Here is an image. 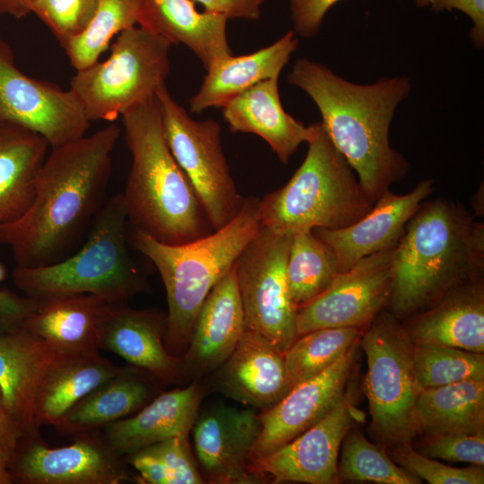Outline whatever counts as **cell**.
Instances as JSON below:
<instances>
[{
  "label": "cell",
  "mask_w": 484,
  "mask_h": 484,
  "mask_svg": "<svg viewBox=\"0 0 484 484\" xmlns=\"http://www.w3.org/2000/svg\"><path fill=\"white\" fill-rule=\"evenodd\" d=\"M395 246L339 272L325 291L298 308V337L321 328H365L388 304Z\"/></svg>",
  "instance_id": "14"
},
{
  "label": "cell",
  "mask_w": 484,
  "mask_h": 484,
  "mask_svg": "<svg viewBox=\"0 0 484 484\" xmlns=\"http://www.w3.org/2000/svg\"><path fill=\"white\" fill-rule=\"evenodd\" d=\"M391 456L402 468L431 484H483L482 466L452 467L416 452L411 443L391 446Z\"/></svg>",
  "instance_id": "40"
},
{
  "label": "cell",
  "mask_w": 484,
  "mask_h": 484,
  "mask_svg": "<svg viewBox=\"0 0 484 484\" xmlns=\"http://www.w3.org/2000/svg\"><path fill=\"white\" fill-rule=\"evenodd\" d=\"M288 82L314 100L329 138L374 202L406 176L409 162L390 145L389 129L397 106L411 92L408 76L359 84L321 63L299 58L292 65Z\"/></svg>",
  "instance_id": "2"
},
{
  "label": "cell",
  "mask_w": 484,
  "mask_h": 484,
  "mask_svg": "<svg viewBox=\"0 0 484 484\" xmlns=\"http://www.w3.org/2000/svg\"><path fill=\"white\" fill-rule=\"evenodd\" d=\"M119 135L120 128L110 125L52 148L28 208L0 225V243L11 249L17 266L51 264L82 245L107 200L111 153Z\"/></svg>",
  "instance_id": "1"
},
{
  "label": "cell",
  "mask_w": 484,
  "mask_h": 484,
  "mask_svg": "<svg viewBox=\"0 0 484 484\" xmlns=\"http://www.w3.org/2000/svg\"><path fill=\"white\" fill-rule=\"evenodd\" d=\"M140 4L141 0H99L89 26L65 48L73 67L79 71L99 61L115 35L138 23Z\"/></svg>",
  "instance_id": "36"
},
{
  "label": "cell",
  "mask_w": 484,
  "mask_h": 484,
  "mask_svg": "<svg viewBox=\"0 0 484 484\" xmlns=\"http://www.w3.org/2000/svg\"><path fill=\"white\" fill-rule=\"evenodd\" d=\"M236 264L213 287L199 310L188 347L180 358L182 373L202 374L218 368L245 332Z\"/></svg>",
  "instance_id": "21"
},
{
  "label": "cell",
  "mask_w": 484,
  "mask_h": 484,
  "mask_svg": "<svg viewBox=\"0 0 484 484\" xmlns=\"http://www.w3.org/2000/svg\"><path fill=\"white\" fill-rule=\"evenodd\" d=\"M482 278L449 291L405 328L412 343L445 345L484 352Z\"/></svg>",
  "instance_id": "26"
},
{
  "label": "cell",
  "mask_w": 484,
  "mask_h": 484,
  "mask_svg": "<svg viewBox=\"0 0 484 484\" xmlns=\"http://www.w3.org/2000/svg\"><path fill=\"white\" fill-rule=\"evenodd\" d=\"M353 393L348 389L315 424L254 463V471L273 483L336 484L338 454L354 419Z\"/></svg>",
  "instance_id": "15"
},
{
  "label": "cell",
  "mask_w": 484,
  "mask_h": 484,
  "mask_svg": "<svg viewBox=\"0 0 484 484\" xmlns=\"http://www.w3.org/2000/svg\"><path fill=\"white\" fill-rule=\"evenodd\" d=\"M221 366V390L253 408L265 411L290 389L284 354L246 333Z\"/></svg>",
  "instance_id": "28"
},
{
  "label": "cell",
  "mask_w": 484,
  "mask_h": 484,
  "mask_svg": "<svg viewBox=\"0 0 484 484\" xmlns=\"http://www.w3.org/2000/svg\"><path fill=\"white\" fill-rule=\"evenodd\" d=\"M261 226L260 198L249 196L229 222L190 242L166 244L133 229L130 244L152 262L166 290L165 346L169 354L184 355L202 305Z\"/></svg>",
  "instance_id": "5"
},
{
  "label": "cell",
  "mask_w": 484,
  "mask_h": 484,
  "mask_svg": "<svg viewBox=\"0 0 484 484\" xmlns=\"http://www.w3.org/2000/svg\"><path fill=\"white\" fill-rule=\"evenodd\" d=\"M34 0H0V14L21 19L31 13Z\"/></svg>",
  "instance_id": "47"
},
{
  "label": "cell",
  "mask_w": 484,
  "mask_h": 484,
  "mask_svg": "<svg viewBox=\"0 0 484 484\" xmlns=\"http://www.w3.org/2000/svg\"><path fill=\"white\" fill-rule=\"evenodd\" d=\"M164 385L147 371L128 364L76 402L53 426L62 436L99 430L127 418L161 393Z\"/></svg>",
  "instance_id": "22"
},
{
  "label": "cell",
  "mask_w": 484,
  "mask_h": 484,
  "mask_svg": "<svg viewBox=\"0 0 484 484\" xmlns=\"http://www.w3.org/2000/svg\"><path fill=\"white\" fill-rule=\"evenodd\" d=\"M357 344L319 374L291 387L259 416L261 430L253 451V464L312 427L341 398Z\"/></svg>",
  "instance_id": "16"
},
{
  "label": "cell",
  "mask_w": 484,
  "mask_h": 484,
  "mask_svg": "<svg viewBox=\"0 0 484 484\" xmlns=\"http://www.w3.org/2000/svg\"><path fill=\"white\" fill-rule=\"evenodd\" d=\"M205 11L221 14L229 19L256 21L261 17V6L265 0H193Z\"/></svg>",
  "instance_id": "45"
},
{
  "label": "cell",
  "mask_w": 484,
  "mask_h": 484,
  "mask_svg": "<svg viewBox=\"0 0 484 484\" xmlns=\"http://www.w3.org/2000/svg\"><path fill=\"white\" fill-rule=\"evenodd\" d=\"M433 191L432 179L419 181L409 193L385 191L373 208L353 224L340 229L316 228L313 232L334 252L339 272L353 267L361 259L394 247L409 220Z\"/></svg>",
  "instance_id": "19"
},
{
  "label": "cell",
  "mask_w": 484,
  "mask_h": 484,
  "mask_svg": "<svg viewBox=\"0 0 484 484\" xmlns=\"http://www.w3.org/2000/svg\"><path fill=\"white\" fill-rule=\"evenodd\" d=\"M172 44L133 26L118 33L109 56L76 71L70 88L90 121L112 122L166 85Z\"/></svg>",
  "instance_id": "8"
},
{
  "label": "cell",
  "mask_w": 484,
  "mask_h": 484,
  "mask_svg": "<svg viewBox=\"0 0 484 484\" xmlns=\"http://www.w3.org/2000/svg\"><path fill=\"white\" fill-rule=\"evenodd\" d=\"M286 272L290 295L298 309L329 288L339 273L337 257L313 230L295 231Z\"/></svg>",
  "instance_id": "33"
},
{
  "label": "cell",
  "mask_w": 484,
  "mask_h": 484,
  "mask_svg": "<svg viewBox=\"0 0 484 484\" xmlns=\"http://www.w3.org/2000/svg\"><path fill=\"white\" fill-rule=\"evenodd\" d=\"M121 117L132 155L122 194L133 229L166 244H183L212 232L168 146L156 95Z\"/></svg>",
  "instance_id": "4"
},
{
  "label": "cell",
  "mask_w": 484,
  "mask_h": 484,
  "mask_svg": "<svg viewBox=\"0 0 484 484\" xmlns=\"http://www.w3.org/2000/svg\"><path fill=\"white\" fill-rule=\"evenodd\" d=\"M6 277L7 269L0 262V334L23 328L27 319L39 307V301L1 288Z\"/></svg>",
  "instance_id": "42"
},
{
  "label": "cell",
  "mask_w": 484,
  "mask_h": 484,
  "mask_svg": "<svg viewBox=\"0 0 484 484\" xmlns=\"http://www.w3.org/2000/svg\"><path fill=\"white\" fill-rule=\"evenodd\" d=\"M365 391L375 435L385 445L411 443L420 432L417 402L423 390L413 362V343L399 319L381 311L364 328Z\"/></svg>",
  "instance_id": "9"
},
{
  "label": "cell",
  "mask_w": 484,
  "mask_h": 484,
  "mask_svg": "<svg viewBox=\"0 0 484 484\" xmlns=\"http://www.w3.org/2000/svg\"><path fill=\"white\" fill-rule=\"evenodd\" d=\"M292 232L261 226L237 261L245 332L284 354L298 338L287 280Z\"/></svg>",
  "instance_id": "10"
},
{
  "label": "cell",
  "mask_w": 484,
  "mask_h": 484,
  "mask_svg": "<svg viewBox=\"0 0 484 484\" xmlns=\"http://www.w3.org/2000/svg\"><path fill=\"white\" fill-rule=\"evenodd\" d=\"M221 108L223 119L232 133L260 136L283 164H287L299 145L307 143L312 136L311 125L306 126L284 110L279 77L256 83Z\"/></svg>",
  "instance_id": "24"
},
{
  "label": "cell",
  "mask_w": 484,
  "mask_h": 484,
  "mask_svg": "<svg viewBox=\"0 0 484 484\" xmlns=\"http://www.w3.org/2000/svg\"><path fill=\"white\" fill-rule=\"evenodd\" d=\"M198 385L161 392L136 413L100 428L109 446L124 457L152 444L188 436L198 415Z\"/></svg>",
  "instance_id": "23"
},
{
  "label": "cell",
  "mask_w": 484,
  "mask_h": 484,
  "mask_svg": "<svg viewBox=\"0 0 484 484\" xmlns=\"http://www.w3.org/2000/svg\"><path fill=\"white\" fill-rule=\"evenodd\" d=\"M48 147L41 135L0 122V225L16 220L30 205Z\"/></svg>",
  "instance_id": "29"
},
{
  "label": "cell",
  "mask_w": 484,
  "mask_h": 484,
  "mask_svg": "<svg viewBox=\"0 0 484 484\" xmlns=\"http://www.w3.org/2000/svg\"><path fill=\"white\" fill-rule=\"evenodd\" d=\"M0 416H6V417H8V415H7V413H6V411H5L4 403H3V396H2L1 390H0Z\"/></svg>",
  "instance_id": "49"
},
{
  "label": "cell",
  "mask_w": 484,
  "mask_h": 484,
  "mask_svg": "<svg viewBox=\"0 0 484 484\" xmlns=\"http://www.w3.org/2000/svg\"><path fill=\"white\" fill-rule=\"evenodd\" d=\"M23 436L18 426L6 416H0V450L11 457L15 452L20 439Z\"/></svg>",
  "instance_id": "46"
},
{
  "label": "cell",
  "mask_w": 484,
  "mask_h": 484,
  "mask_svg": "<svg viewBox=\"0 0 484 484\" xmlns=\"http://www.w3.org/2000/svg\"><path fill=\"white\" fill-rule=\"evenodd\" d=\"M484 225L447 199L424 201L394 248L388 306L398 319L482 278Z\"/></svg>",
  "instance_id": "3"
},
{
  "label": "cell",
  "mask_w": 484,
  "mask_h": 484,
  "mask_svg": "<svg viewBox=\"0 0 484 484\" xmlns=\"http://www.w3.org/2000/svg\"><path fill=\"white\" fill-rule=\"evenodd\" d=\"M413 362L423 389L484 379V356L459 348L413 343Z\"/></svg>",
  "instance_id": "38"
},
{
  "label": "cell",
  "mask_w": 484,
  "mask_h": 484,
  "mask_svg": "<svg viewBox=\"0 0 484 484\" xmlns=\"http://www.w3.org/2000/svg\"><path fill=\"white\" fill-rule=\"evenodd\" d=\"M338 463L341 480L372 481L380 484H419L421 480L407 471L368 441L358 430H350L341 443Z\"/></svg>",
  "instance_id": "37"
},
{
  "label": "cell",
  "mask_w": 484,
  "mask_h": 484,
  "mask_svg": "<svg viewBox=\"0 0 484 484\" xmlns=\"http://www.w3.org/2000/svg\"><path fill=\"white\" fill-rule=\"evenodd\" d=\"M428 457L484 465V433L463 431L427 434L419 445Z\"/></svg>",
  "instance_id": "41"
},
{
  "label": "cell",
  "mask_w": 484,
  "mask_h": 484,
  "mask_svg": "<svg viewBox=\"0 0 484 484\" xmlns=\"http://www.w3.org/2000/svg\"><path fill=\"white\" fill-rule=\"evenodd\" d=\"M11 456L0 450V484H13V477L10 472Z\"/></svg>",
  "instance_id": "48"
},
{
  "label": "cell",
  "mask_w": 484,
  "mask_h": 484,
  "mask_svg": "<svg viewBox=\"0 0 484 484\" xmlns=\"http://www.w3.org/2000/svg\"><path fill=\"white\" fill-rule=\"evenodd\" d=\"M0 122L30 130L53 148L85 135L91 121L71 89L23 73L0 38Z\"/></svg>",
  "instance_id": "13"
},
{
  "label": "cell",
  "mask_w": 484,
  "mask_h": 484,
  "mask_svg": "<svg viewBox=\"0 0 484 484\" xmlns=\"http://www.w3.org/2000/svg\"><path fill=\"white\" fill-rule=\"evenodd\" d=\"M163 133L176 161L189 180L213 230L229 222L244 198L237 189L215 120L192 118L166 85L156 92Z\"/></svg>",
  "instance_id": "11"
},
{
  "label": "cell",
  "mask_w": 484,
  "mask_h": 484,
  "mask_svg": "<svg viewBox=\"0 0 484 484\" xmlns=\"http://www.w3.org/2000/svg\"><path fill=\"white\" fill-rule=\"evenodd\" d=\"M228 19L198 11L193 0H141L138 24L172 45L184 44L205 70L232 55L227 38Z\"/></svg>",
  "instance_id": "25"
},
{
  "label": "cell",
  "mask_w": 484,
  "mask_h": 484,
  "mask_svg": "<svg viewBox=\"0 0 484 484\" xmlns=\"http://www.w3.org/2000/svg\"><path fill=\"white\" fill-rule=\"evenodd\" d=\"M65 352L25 328L0 334V390L8 417L23 436L40 434L35 402L44 377Z\"/></svg>",
  "instance_id": "20"
},
{
  "label": "cell",
  "mask_w": 484,
  "mask_h": 484,
  "mask_svg": "<svg viewBox=\"0 0 484 484\" xmlns=\"http://www.w3.org/2000/svg\"><path fill=\"white\" fill-rule=\"evenodd\" d=\"M419 8L430 7L436 13L459 10L472 22L470 38L477 48L484 47V0H414Z\"/></svg>",
  "instance_id": "44"
},
{
  "label": "cell",
  "mask_w": 484,
  "mask_h": 484,
  "mask_svg": "<svg viewBox=\"0 0 484 484\" xmlns=\"http://www.w3.org/2000/svg\"><path fill=\"white\" fill-rule=\"evenodd\" d=\"M125 462L138 472L135 482L142 484H202L188 444V436H174L132 454Z\"/></svg>",
  "instance_id": "35"
},
{
  "label": "cell",
  "mask_w": 484,
  "mask_h": 484,
  "mask_svg": "<svg viewBox=\"0 0 484 484\" xmlns=\"http://www.w3.org/2000/svg\"><path fill=\"white\" fill-rule=\"evenodd\" d=\"M192 428L195 454L209 482L246 484L263 480L253 464L261 430L255 410L215 407L197 417Z\"/></svg>",
  "instance_id": "17"
},
{
  "label": "cell",
  "mask_w": 484,
  "mask_h": 484,
  "mask_svg": "<svg viewBox=\"0 0 484 484\" xmlns=\"http://www.w3.org/2000/svg\"><path fill=\"white\" fill-rule=\"evenodd\" d=\"M119 367L99 350L66 353L54 364L39 385L35 402V423L54 425L76 402L113 376Z\"/></svg>",
  "instance_id": "30"
},
{
  "label": "cell",
  "mask_w": 484,
  "mask_h": 484,
  "mask_svg": "<svg viewBox=\"0 0 484 484\" xmlns=\"http://www.w3.org/2000/svg\"><path fill=\"white\" fill-rule=\"evenodd\" d=\"M99 0H34V13L65 48L91 22Z\"/></svg>",
  "instance_id": "39"
},
{
  "label": "cell",
  "mask_w": 484,
  "mask_h": 484,
  "mask_svg": "<svg viewBox=\"0 0 484 484\" xmlns=\"http://www.w3.org/2000/svg\"><path fill=\"white\" fill-rule=\"evenodd\" d=\"M341 0H289L293 31L301 37H314L330 8Z\"/></svg>",
  "instance_id": "43"
},
{
  "label": "cell",
  "mask_w": 484,
  "mask_h": 484,
  "mask_svg": "<svg viewBox=\"0 0 484 484\" xmlns=\"http://www.w3.org/2000/svg\"><path fill=\"white\" fill-rule=\"evenodd\" d=\"M298 46L296 33L290 30L255 52L217 60L206 70L202 85L190 99V112L201 114L210 108H222L256 83L279 77Z\"/></svg>",
  "instance_id": "27"
},
{
  "label": "cell",
  "mask_w": 484,
  "mask_h": 484,
  "mask_svg": "<svg viewBox=\"0 0 484 484\" xmlns=\"http://www.w3.org/2000/svg\"><path fill=\"white\" fill-rule=\"evenodd\" d=\"M107 302L91 294L39 301L23 328L66 353L99 350L98 330Z\"/></svg>",
  "instance_id": "31"
},
{
  "label": "cell",
  "mask_w": 484,
  "mask_h": 484,
  "mask_svg": "<svg viewBox=\"0 0 484 484\" xmlns=\"http://www.w3.org/2000/svg\"><path fill=\"white\" fill-rule=\"evenodd\" d=\"M71 445L51 448L41 434L22 436L9 469L19 484H121L134 481L124 458L101 430L72 436Z\"/></svg>",
  "instance_id": "12"
},
{
  "label": "cell",
  "mask_w": 484,
  "mask_h": 484,
  "mask_svg": "<svg viewBox=\"0 0 484 484\" xmlns=\"http://www.w3.org/2000/svg\"><path fill=\"white\" fill-rule=\"evenodd\" d=\"M364 328H321L298 336L284 353L290 388L319 374L359 341Z\"/></svg>",
  "instance_id": "34"
},
{
  "label": "cell",
  "mask_w": 484,
  "mask_h": 484,
  "mask_svg": "<svg viewBox=\"0 0 484 484\" xmlns=\"http://www.w3.org/2000/svg\"><path fill=\"white\" fill-rule=\"evenodd\" d=\"M128 222L123 194H116L106 200L74 252L48 265H16L13 284L37 301L91 294L107 303H126L150 290L128 250Z\"/></svg>",
  "instance_id": "6"
},
{
  "label": "cell",
  "mask_w": 484,
  "mask_h": 484,
  "mask_svg": "<svg viewBox=\"0 0 484 484\" xmlns=\"http://www.w3.org/2000/svg\"><path fill=\"white\" fill-rule=\"evenodd\" d=\"M420 432L484 433V379L425 388L417 402Z\"/></svg>",
  "instance_id": "32"
},
{
  "label": "cell",
  "mask_w": 484,
  "mask_h": 484,
  "mask_svg": "<svg viewBox=\"0 0 484 484\" xmlns=\"http://www.w3.org/2000/svg\"><path fill=\"white\" fill-rule=\"evenodd\" d=\"M167 324V313L162 310L107 303L99 324V350L120 356L163 385L174 383L183 374L182 361L166 349Z\"/></svg>",
  "instance_id": "18"
},
{
  "label": "cell",
  "mask_w": 484,
  "mask_h": 484,
  "mask_svg": "<svg viewBox=\"0 0 484 484\" xmlns=\"http://www.w3.org/2000/svg\"><path fill=\"white\" fill-rule=\"evenodd\" d=\"M311 125L313 133L301 165L285 186L260 199L264 227L290 232L340 229L358 221L376 203L363 190L322 122Z\"/></svg>",
  "instance_id": "7"
}]
</instances>
